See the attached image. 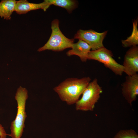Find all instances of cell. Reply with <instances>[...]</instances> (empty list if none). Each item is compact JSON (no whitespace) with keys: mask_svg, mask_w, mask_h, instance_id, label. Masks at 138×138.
Segmentation results:
<instances>
[{"mask_svg":"<svg viewBox=\"0 0 138 138\" xmlns=\"http://www.w3.org/2000/svg\"><path fill=\"white\" fill-rule=\"evenodd\" d=\"M113 138H138V135L132 129L121 130L118 132Z\"/></svg>","mask_w":138,"mask_h":138,"instance_id":"obj_14","label":"cell"},{"mask_svg":"<svg viewBox=\"0 0 138 138\" xmlns=\"http://www.w3.org/2000/svg\"><path fill=\"white\" fill-rule=\"evenodd\" d=\"M7 134L4 127L0 124V138H6Z\"/></svg>","mask_w":138,"mask_h":138,"instance_id":"obj_15","label":"cell"},{"mask_svg":"<svg viewBox=\"0 0 138 138\" xmlns=\"http://www.w3.org/2000/svg\"><path fill=\"white\" fill-rule=\"evenodd\" d=\"M50 6L47 0L40 3H31L26 0H20L16 2L15 11L19 14H25L30 11L40 9L45 11Z\"/></svg>","mask_w":138,"mask_h":138,"instance_id":"obj_9","label":"cell"},{"mask_svg":"<svg viewBox=\"0 0 138 138\" xmlns=\"http://www.w3.org/2000/svg\"><path fill=\"white\" fill-rule=\"evenodd\" d=\"M50 5H54L65 9L69 13L77 6L76 1L72 0H47Z\"/></svg>","mask_w":138,"mask_h":138,"instance_id":"obj_13","label":"cell"},{"mask_svg":"<svg viewBox=\"0 0 138 138\" xmlns=\"http://www.w3.org/2000/svg\"><path fill=\"white\" fill-rule=\"evenodd\" d=\"M124 72L130 76L138 72V47H132L126 52L122 65Z\"/></svg>","mask_w":138,"mask_h":138,"instance_id":"obj_8","label":"cell"},{"mask_svg":"<svg viewBox=\"0 0 138 138\" xmlns=\"http://www.w3.org/2000/svg\"><path fill=\"white\" fill-rule=\"evenodd\" d=\"M122 95L130 106L135 101L138 95V74L126 77L125 81L121 85Z\"/></svg>","mask_w":138,"mask_h":138,"instance_id":"obj_7","label":"cell"},{"mask_svg":"<svg viewBox=\"0 0 138 138\" xmlns=\"http://www.w3.org/2000/svg\"><path fill=\"white\" fill-rule=\"evenodd\" d=\"M72 49L68 51L66 53L69 56L76 55L79 56L83 62H85L88 60V54L91 51V48L87 43L85 41L79 40L76 43H74Z\"/></svg>","mask_w":138,"mask_h":138,"instance_id":"obj_10","label":"cell"},{"mask_svg":"<svg viewBox=\"0 0 138 138\" xmlns=\"http://www.w3.org/2000/svg\"><path fill=\"white\" fill-rule=\"evenodd\" d=\"M102 89L95 78L90 82L82 94L80 99L75 103L77 111H93L98 102Z\"/></svg>","mask_w":138,"mask_h":138,"instance_id":"obj_3","label":"cell"},{"mask_svg":"<svg viewBox=\"0 0 138 138\" xmlns=\"http://www.w3.org/2000/svg\"><path fill=\"white\" fill-rule=\"evenodd\" d=\"M17 104L15 118L11 124V133L7 135L12 138H21L25 127V122L27 117L25 111L26 101L28 98L27 89L20 86L17 89L15 96Z\"/></svg>","mask_w":138,"mask_h":138,"instance_id":"obj_2","label":"cell"},{"mask_svg":"<svg viewBox=\"0 0 138 138\" xmlns=\"http://www.w3.org/2000/svg\"><path fill=\"white\" fill-rule=\"evenodd\" d=\"M112 52L104 47L95 50L91 51L88 54V59L97 61L116 75L121 76L124 72L122 65L117 62L113 58Z\"/></svg>","mask_w":138,"mask_h":138,"instance_id":"obj_5","label":"cell"},{"mask_svg":"<svg viewBox=\"0 0 138 138\" xmlns=\"http://www.w3.org/2000/svg\"><path fill=\"white\" fill-rule=\"evenodd\" d=\"M137 18L133 22V29L131 35L125 40H122V43L124 47L136 46L138 44Z\"/></svg>","mask_w":138,"mask_h":138,"instance_id":"obj_12","label":"cell"},{"mask_svg":"<svg viewBox=\"0 0 138 138\" xmlns=\"http://www.w3.org/2000/svg\"><path fill=\"white\" fill-rule=\"evenodd\" d=\"M91 80L89 77L67 78L55 87L53 90L67 105L75 104Z\"/></svg>","mask_w":138,"mask_h":138,"instance_id":"obj_1","label":"cell"},{"mask_svg":"<svg viewBox=\"0 0 138 138\" xmlns=\"http://www.w3.org/2000/svg\"><path fill=\"white\" fill-rule=\"evenodd\" d=\"M107 32L106 31L99 33L92 29H79L75 34L74 39L85 41L89 45L92 50H95L104 47L103 41Z\"/></svg>","mask_w":138,"mask_h":138,"instance_id":"obj_6","label":"cell"},{"mask_svg":"<svg viewBox=\"0 0 138 138\" xmlns=\"http://www.w3.org/2000/svg\"><path fill=\"white\" fill-rule=\"evenodd\" d=\"M59 22L57 19L53 20L51 23L52 33L47 42L39 48L38 51L46 50L54 51H60L71 48L74 43V39H70L66 37L62 33L59 27Z\"/></svg>","mask_w":138,"mask_h":138,"instance_id":"obj_4","label":"cell"},{"mask_svg":"<svg viewBox=\"0 0 138 138\" xmlns=\"http://www.w3.org/2000/svg\"><path fill=\"white\" fill-rule=\"evenodd\" d=\"M16 1L3 0L0 2V17L6 20H10L13 12L15 11Z\"/></svg>","mask_w":138,"mask_h":138,"instance_id":"obj_11","label":"cell"}]
</instances>
